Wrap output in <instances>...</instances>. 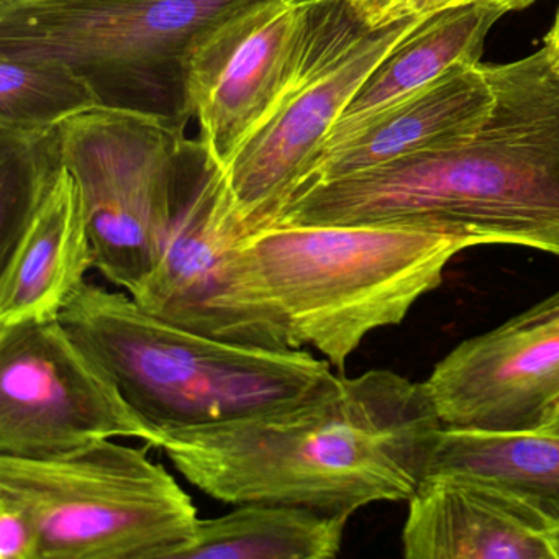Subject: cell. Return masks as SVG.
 <instances>
[{
    "label": "cell",
    "instance_id": "cell-20",
    "mask_svg": "<svg viewBox=\"0 0 559 559\" xmlns=\"http://www.w3.org/2000/svg\"><path fill=\"white\" fill-rule=\"evenodd\" d=\"M0 254H4L63 163L58 130L31 135L0 130Z\"/></svg>",
    "mask_w": 559,
    "mask_h": 559
},
{
    "label": "cell",
    "instance_id": "cell-9",
    "mask_svg": "<svg viewBox=\"0 0 559 559\" xmlns=\"http://www.w3.org/2000/svg\"><path fill=\"white\" fill-rule=\"evenodd\" d=\"M162 437L61 319L0 326V456L57 457L116 438L159 448Z\"/></svg>",
    "mask_w": 559,
    "mask_h": 559
},
{
    "label": "cell",
    "instance_id": "cell-23",
    "mask_svg": "<svg viewBox=\"0 0 559 559\" xmlns=\"http://www.w3.org/2000/svg\"><path fill=\"white\" fill-rule=\"evenodd\" d=\"M545 47L548 50H559V11L556 12L555 24H552L551 31L546 35Z\"/></svg>",
    "mask_w": 559,
    "mask_h": 559
},
{
    "label": "cell",
    "instance_id": "cell-25",
    "mask_svg": "<svg viewBox=\"0 0 559 559\" xmlns=\"http://www.w3.org/2000/svg\"><path fill=\"white\" fill-rule=\"evenodd\" d=\"M546 53H548V60L549 63H551L552 71H555L559 78V50H548V48H546Z\"/></svg>",
    "mask_w": 559,
    "mask_h": 559
},
{
    "label": "cell",
    "instance_id": "cell-15",
    "mask_svg": "<svg viewBox=\"0 0 559 559\" xmlns=\"http://www.w3.org/2000/svg\"><path fill=\"white\" fill-rule=\"evenodd\" d=\"M407 559H556L549 532L490 487L428 476L408 500Z\"/></svg>",
    "mask_w": 559,
    "mask_h": 559
},
{
    "label": "cell",
    "instance_id": "cell-4",
    "mask_svg": "<svg viewBox=\"0 0 559 559\" xmlns=\"http://www.w3.org/2000/svg\"><path fill=\"white\" fill-rule=\"evenodd\" d=\"M60 319L162 433L280 411L319 394L336 376L309 349L204 335L153 316L126 290L87 281Z\"/></svg>",
    "mask_w": 559,
    "mask_h": 559
},
{
    "label": "cell",
    "instance_id": "cell-12",
    "mask_svg": "<svg viewBox=\"0 0 559 559\" xmlns=\"http://www.w3.org/2000/svg\"><path fill=\"white\" fill-rule=\"evenodd\" d=\"M444 427L538 430L559 405V289L464 340L425 381Z\"/></svg>",
    "mask_w": 559,
    "mask_h": 559
},
{
    "label": "cell",
    "instance_id": "cell-1",
    "mask_svg": "<svg viewBox=\"0 0 559 559\" xmlns=\"http://www.w3.org/2000/svg\"><path fill=\"white\" fill-rule=\"evenodd\" d=\"M443 428L425 382L372 369L336 374L319 394L280 411L168 431L159 450L221 502L286 503L352 519L371 503L411 500Z\"/></svg>",
    "mask_w": 559,
    "mask_h": 559
},
{
    "label": "cell",
    "instance_id": "cell-6",
    "mask_svg": "<svg viewBox=\"0 0 559 559\" xmlns=\"http://www.w3.org/2000/svg\"><path fill=\"white\" fill-rule=\"evenodd\" d=\"M186 120L103 104L58 129L61 163L76 179L94 270L135 296L171 231L192 142Z\"/></svg>",
    "mask_w": 559,
    "mask_h": 559
},
{
    "label": "cell",
    "instance_id": "cell-7",
    "mask_svg": "<svg viewBox=\"0 0 559 559\" xmlns=\"http://www.w3.org/2000/svg\"><path fill=\"white\" fill-rule=\"evenodd\" d=\"M418 21L369 28L348 0L312 5L302 57L283 97L225 168L248 231L273 224L309 185L333 127Z\"/></svg>",
    "mask_w": 559,
    "mask_h": 559
},
{
    "label": "cell",
    "instance_id": "cell-3",
    "mask_svg": "<svg viewBox=\"0 0 559 559\" xmlns=\"http://www.w3.org/2000/svg\"><path fill=\"white\" fill-rule=\"evenodd\" d=\"M484 238L389 225H271L235 243L245 306L273 348H312L338 371L366 336L399 325L448 263Z\"/></svg>",
    "mask_w": 559,
    "mask_h": 559
},
{
    "label": "cell",
    "instance_id": "cell-21",
    "mask_svg": "<svg viewBox=\"0 0 559 559\" xmlns=\"http://www.w3.org/2000/svg\"><path fill=\"white\" fill-rule=\"evenodd\" d=\"M369 28H381L402 19H425L464 5H489L500 11H523L536 0H348Z\"/></svg>",
    "mask_w": 559,
    "mask_h": 559
},
{
    "label": "cell",
    "instance_id": "cell-17",
    "mask_svg": "<svg viewBox=\"0 0 559 559\" xmlns=\"http://www.w3.org/2000/svg\"><path fill=\"white\" fill-rule=\"evenodd\" d=\"M503 15L506 12L489 5H464L418 21L369 74L329 140L343 135L457 64H480L487 35Z\"/></svg>",
    "mask_w": 559,
    "mask_h": 559
},
{
    "label": "cell",
    "instance_id": "cell-10",
    "mask_svg": "<svg viewBox=\"0 0 559 559\" xmlns=\"http://www.w3.org/2000/svg\"><path fill=\"white\" fill-rule=\"evenodd\" d=\"M312 5L254 0L209 27L181 68L182 116L227 168L283 97L306 45Z\"/></svg>",
    "mask_w": 559,
    "mask_h": 559
},
{
    "label": "cell",
    "instance_id": "cell-26",
    "mask_svg": "<svg viewBox=\"0 0 559 559\" xmlns=\"http://www.w3.org/2000/svg\"><path fill=\"white\" fill-rule=\"evenodd\" d=\"M549 539H551L552 548H555L556 559H559V530L549 532Z\"/></svg>",
    "mask_w": 559,
    "mask_h": 559
},
{
    "label": "cell",
    "instance_id": "cell-24",
    "mask_svg": "<svg viewBox=\"0 0 559 559\" xmlns=\"http://www.w3.org/2000/svg\"><path fill=\"white\" fill-rule=\"evenodd\" d=\"M538 430L548 431V433L559 435V405L555 408L551 415H549L548 420L543 424L542 428Z\"/></svg>",
    "mask_w": 559,
    "mask_h": 559
},
{
    "label": "cell",
    "instance_id": "cell-14",
    "mask_svg": "<svg viewBox=\"0 0 559 559\" xmlns=\"http://www.w3.org/2000/svg\"><path fill=\"white\" fill-rule=\"evenodd\" d=\"M0 261V326L60 319L94 267L83 198L67 166Z\"/></svg>",
    "mask_w": 559,
    "mask_h": 559
},
{
    "label": "cell",
    "instance_id": "cell-27",
    "mask_svg": "<svg viewBox=\"0 0 559 559\" xmlns=\"http://www.w3.org/2000/svg\"><path fill=\"white\" fill-rule=\"evenodd\" d=\"M289 2L297 5H317L323 4V2H333V0H289Z\"/></svg>",
    "mask_w": 559,
    "mask_h": 559
},
{
    "label": "cell",
    "instance_id": "cell-11",
    "mask_svg": "<svg viewBox=\"0 0 559 559\" xmlns=\"http://www.w3.org/2000/svg\"><path fill=\"white\" fill-rule=\"evenodd\" d=\"M245 234L227 169L194 143L165 250L133 299L194 332L271 348L231 270V250Z\"/></svg>",
    "mask_w": 559,
    "mask_h": 559
},
{
    "label": "cell",
    "instance_id": "cell-22",
    "mask_svg": "<svg viewBox=\"0 0 559 559\" xmlns=\"http://www.w3.org/2000/svg\"><path fill=\"white\" fill-rule=\"evenodd\" d=\"M0 559H40V536L28 513L0 497Z\"/></svg>",
    "mask_w": 559,
    "mask_h": 559
},
{
    "label": "cell",
    "instance_id": "cell-18",
    "mask_svg": "<svg viewBox=\"0 0 559 559\" xmlns=\"http://www.w3.org/2000/svg\"><path fill=\"white\" fill-rule=\"evenodd\" d=\"M349 519L286 503H238L199 520L194 538L171 559H332Z\"/></svg>",
    "mask_w": 559,
    "mask_h": 559
},
{
    "label": "cell",
    "instance_id": "cell-16",
    "mask_svg": "<svg viewBox=\"0 0 559 559\" xmlns=\"http://www.w3.org/2000/svg\"><path fill=\"white\" fill-rule=\"evenodd\" d=\"M428 476L484 484L546 532L559 530V435L444 427Z\"/></svg>",
    "mask_w": 559,
    "mask_h": 559
},
{
    "label": "cell",
    "instance_id": "cell-8",
    "mask_svg": "<svg viewBox=\"0 0 559 559\" xmlns=\"http://www.w3.org/2000/svg\"><path fill=\"white\" fill-rule=\"evenodd\" d=\"M254 0H0V57L60 60L97 90L181 68L212 25Z\"/></svg>",
    "mask_w": 559,
    "mask_h": 559
},
{
    "label": "cell",
    "instance_id": "cell-13",
    "mask_svg": "<svg viewBox=\"0 0 559 559\" xmlns=\"http://www.w3.org/2000/svg\"><path fill=\"white\" fill-rule=\"evenodd\" d=\"M493 100L496 96L480 64H457L343 135L329 140L309 185L467 142L489 119Z\"/></svg>",
    "mask_w": 559,
    "mask_h": 559
},
{
    "label": "cell",
    "instance_id": "cell-2",
    "mask_svg": "<svg viewBox=\"0 0 559 559\" xmlns=\"http://www.w3.org/2000/svg\"><path fill=\"white\" fill-rule=\"evenodd\" d=\"M480 68L496 100L473 139L312 182L267 227L431 228L559 257L558 74L545 47Z\"/></svg>",
    "mask_w": 559,
    "mask_h": 559
},
{
    "label": "cell",
    "instance_id": "cell-19",
    "mask_svg": "<svg viewBox=\"0 0 559 559\" xmlns=\"http://www.w3.org/2000/svg\"><path fill=\"white\" fill-rule=\"evenodd\" d=\"M103 104L96 84L63 61L0 57V130L55 132Z\"/></svg>",
    "mask_w": 559,
    "mask_h": 559
},
{
    "label": "cell",
    "instance_id": "cell-5",
    "mask_svg": "<svg viewBox=\"0 0 559 559\" xmlns=\"http://www.w3.org/2000/svg\"><path fill=\"white\" fill-rule=\"evenodd\" d=\"M0 497L34 520L40 559H171L201 520L163 464L114 440L57 457L0 456Z\"/></svg>",
    "mask_w": 559,
    "mask_h": 559
}]
</instances>
